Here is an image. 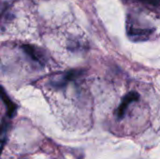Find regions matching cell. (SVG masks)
I'll return each instance as SVG.
<instances>
[{
	"label": "cell",
	"instance_id": "cell-7",
	"mask_svg": "<svg viewBox=\"0 0 160 159\" xmlns=\"http://www.w3.org/2000/svg\"><path fill=\"white\" fill-rule=\"evenodd\" d=\"M4 145H5V141L0 140V155H1V153H2V150H3V148H4Z\"/></svg>",
	"mask_w": 160,
	"mask_h": 159
},
{
	"label": "cell",
	"instance_id": "cell-3",
	"mask_svg": "<svg viewBox=\"0 0 160 159\" xmlns=\"http://www.w3.org/2000/svg\"><path fill=\"white\" fill-rule=\"evenodd\" d=\"M22 49L23 50V52L34 61L40 63L41 65H44L45 63V55L44 52H42V50H40L39 48L33 46V45H29V44H24L22 46Z\"/></svg>",
	"mask_w": 160,
	"mask_h": 159
},
{
	"label": "cell",
	"instance_id": "cell-1",
	"mask_svg": "<svg viewBox=\"0 0 160 159\" xmlns=\"http://www.w3.org/2000/svg\"><path fill=\"white\" fill-rule=\"evenodd\" d=\"M140 98V95L137 92H129L122 99L121 104L119 105V107L117 108V110L115 111V115L117 116L118 119H122L125 114L128 108V106L135 101H138Z\"/></svg>",
	"mask_w": 160,
	"mask_h": 159
},
{
	"label": "cell",
	"instance_id": "cell-6",
	"mask_svg": "<svg viewBox=\"0 0 160 159\" xmlns=\"http://www.w3.org/2000/svg\"><path fill=\"white\" fill-rule=\"evenodd\" d=\"M140 1L149 4V5H153V6H158L160 3V0H140Z\"/></svg>",
	"mask_w": 160,
	"mask_h": 159
},
{
	"label": "cell",
	"instance_id": "cell-4",
	"mask_svg": "<svg viewBox=\"0 0 160 159\" xmlns=\"http://www.w3.org/2000/svg\"><path fill=\"white\" fill-rule=\"evenodd\" d=\"M0 98L2 99L3 103L6 106L7 109V116L8 118H12L17 112V106L16 104L9 98V97L8 96L7 92L5 91V89L0 86Z\"/></svg>",
	"mask_w": 160,
	"mask_h": 159
},
{
	"label": "cell",
	"instance_id": "cell-5",
	"mask_svg": "<svg viewBox=\"0 0 160 159\" xmlns=\"http://www.w3.org/2000/svg\"><path fill=\"white\" fill-rule=\"evenodd\" d=\"M7 130H8V122L6 119H3L0 124V137L5 135Z\"/></svg>",
	"mask_w": 160,
	"mask_h": 159
},
{
	"label": "cell",
	"instance_id": "cell-2",
	"mask_svg": "<svg viewBox=\"0 0 160 159\" xmlns=\"http://www.w3.org/2000/svg\"><path fill=\"white\" fill-rule=\"evenodd\" d=\"M153 32H154V29L152 28H139V27H135L131 23L130 25L128 26V34L129 37L137 41L148 39Z\"/></svg>",
	"mask_w": 160,
	"mask_h": 159
}]
</instances>
